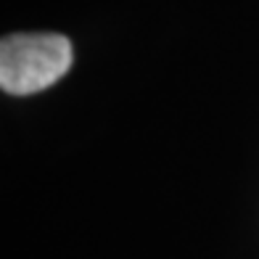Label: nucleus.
<instances>
[{"instance_id":"1","label":"nucleus","mask_w":259,"mask_h":259,"mask_svg":"<svg viewBox=\"0 0 259 259\" xmlns=\"http://www.w3.org/2000/svg\"><path fill=\"white\" fill-rule=\"evenodd\" d=\"M72 61L74 51L64 34H6L0 42V88L11 96H32L56 85Z\"/></svg>"}]
</instances>
